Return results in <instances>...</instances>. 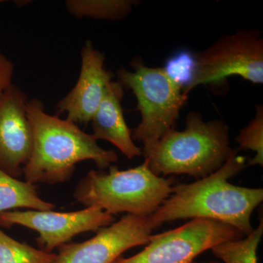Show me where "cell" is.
<instances>
[{"label": "cell", "instance_id": "6da1fadb", "mask_svg": "<svg viewBox=\"0 0 263 263\" xmlns=\"http://www.w3.org/2000/svg\"><path fill=\"white\" fill-rule=\"evenodd\" d=\"M246 165L247 157L233 148L226 163L215 172L195 182L174 186L171 195L150 215L155 229L179 219H205L250 234L254 230L251 217L263 201V190L229 182Z\"/></svg>", "mask_w": 263, "mask_h": 263}, {"label": "cell", "instance_id": "7a4b0ae2", "mask_svg": "<svg viewBox=\"0 0 263 263\" xmlns=\"http://www.w3.org/2000/svg\"><path fill=\"white\" fill-rule=\"evenodd\" d=\"M27 114L33 133L32 154L23 171L27 182L65 183L79 162L92 160L102 171L118 160L114 151L101 148L92 135L75 123L46 114L38 99L29 100Z\"/></svg>", "mask_w": 263, "mask_h": 263}, {"label": "cell", "instance_id": "3957f363", "mask_svg": "<svg viewBox=\"0 0 263 263\" xmlns=\"http://www.w3.org/2000/svg\"><path fill=\"white\" fill-rule=\"evenodd\" d=\"M233 150L226 123L205 122L201 114L191 112L185 129L167 132L158 141L143 146L142 155L157 176L188 175L200 179L220 168Z\"/></svg>", "mask_w": 263, "mask_h": 263}, {"label": "cell", "instance_id": "277c9868", "mask_svg": "<svg viewBox=\"0 0 263 263\" xmlns=\"http://www.w3.org/2000/svg\"><path fill=\"white\" fill-rule=\"evenodd\" d=\"M174 183L154 174L144 161L125 171L113 165L108 171L91 170L76 185L73 197L85 208H98L111 215L149 216L172 193Z\"/></svg>", "mask_w": 263, "mask_h": 263}, {"label": "cell", "instance_id": "5b68a950", "mask_svg": "<svg viewBox=\"0 0 263 263\" xmlns=\"http://www.w3.org/2000/svg\"><path fill=\"white\" fill-rule=\"evenodd\" d=\"M133 66V71H118V81L132 90L141 114V122L132 130L133 141L146 146L174 129L188 95L164 67H148L138 60Z\"/></svg>", "mask_w": 263, "mask_h": 263}, {"label": "cell", "instance_id": "8992f818", "mask_svg": "<svg viewBox=\"0 0 263 263\" xmlns=\"http://www.w3.org/2000/svg\"><path fill=\"white\" fill-rule=\"evenodd\" d=\"M192 80L183 92L189 95L200 85L219 84L239 76L254 84H263V39L255 29L228 34L195 56Z\"/></svg>", "mask_w": 263, "mask_h": 263}, {"label": "cell", "instance_id": "52a82bcc", "mask_svg": "<svg viewBox=\"0 0 263 263\" xmlns=\"http://www.w3.org/2000/svg\"><path fill=\"white\" fill-rule=\"evenodd\" d=\"M245 236L224 223L193 219L174 230L152 235L139 253L130 257L121 256L113 263H193L197 256L215 246Z\"/></svg>", "mask_w": 263, "mask_h": 263}, {"label": "cell", "instance_id": "ba28073f", "mask_svg": "<svg viewBox=\"0 0 263 263\" xmlns=\"http://www.w3.org/2000/svg\"><path fill=\"white\" fill-rule=\"evenodd\" d=\"M114 215L96 207L72 212L53 211L7 212L0 214V226L25 227L39 233L38 248L48 253L68 243L76 235L98 231L115 221Z\"/></svg>", "mask_w": 263, "mask_h": 263}, {"label": "cell", "instance_id": "9c48e42d", "mask_svg": "<svg viewBox=\"0 0 263 263\" xmlns=\"http://www.w3.org/2000/svg\"><path fill=\"white\" fill-rule=\"evenodd\" d=\"M154 230L150 215L127 214L89 240L57 248L54 263H113L129 249L147 245Z\"/></svg>", "mask_w": 263, "mask_h": 263}, {"label": "cell", "instance_id": "30bf717a", "mask_svg": "<svg viewBox=\"0 0 263 263\" xmlns=\"http://www.w3.org/2000/svg\"><path fill=\"white\" fill-rule=\"evenodd\" d=\"M29 99L10 85L0 98V170L18 179L33 148V133L27 114Z\"/></svg>", "mask_w": 263, "mask_h": 263}, {"label": "cell", "instance_id": "8fae6325", "mask_svg": "<svg viewBox=\"0 0 263 263\" xmlns=\"http://www.w3.org/2000/svg\"><path fill=\"white\" fill-rule=\"evenodd\" d=\"M80 75L76 86L57 104V114L67 113V120L77 124L91 122L101 103L114 74L104 67L105 57L95 49L91 41L85 43L81 53Z\"/></svg>", "mask_w": 263, "mask_h": 263}, {"label": "cell", "instance_id": "7c38bea8", "mask_svg": "<svg viewBox=\"0 0 263 263\" xmlns=\"http://www.w3.org/2000/svg\"><path fill=\"white\" fill-rule=\"evenodd\" d=\"M124 86L119 81H112L107 86L101 103L91 119L92 136L97 141L110 142L129 160L142 155V148L136 146L132 130L124 119L122 106Z\"/></svg>", "mask_w": 263, "mask_h": 263}, {"label": "cell", "instance_id": "4fadbf2b", "mask_svg": "<svg viewBox=\"0 0 263 263\" xmlns=\"http://www.w3.org/2000/svg\"><path fill=\"white\" fill-rule=\"evenodd\" d=\"M55 207L40 197L37 185L20 181L0 170V214L16 209L52 211Z\"/></svg>", "mask_w": 263, "mask_h": 263}, {"label": "cell", "instance_id": "5bb4252c", "mask_svg": "<svg viewBox=\"0 0 263 263\" xmlns=\"http://www.w3.org/2000/svg\"><path fill=\"white\" fill-rule=\"evenodd\" d=\"M66 9L76 18L119 21L133 10L136 2L132 0H67Z\"/></svg>", "mask_w": 263, "mask_h": 263}, {"label": "cell", "instance_id": "9a60e30c", "mask_svg": "<svg viewBox=\"0 0 263 263\" xmlns=\"http://www.w3.org/2000/svg\"><path fill=\"white\" fill-rule=\"evenodd\" d=\"M263 235V219L258 226L240 239L228 240L213 247V254L221 263H258L257 250Z\"/></svg>", "mask_w": 263, "mask_h": 263}, {"label": "cell", "instance_id": "2e32d148", "mask_svg": "<svg viewBox=\"0 0 263 263\" xmlns=\"http://www.w3.org/2000/svg\"><path fill=\"white\" fill-rule=\"evenodd\" d=\"M56 259L57 254L21 243L0 229V263H54Z\"/></svg>", "mask_w": 263, "mask_h": 263}, {"label": "cell", "instance_id": "e0dca14e", "mask_svg": "<svg viewBox=\"0 0 263 263\" xmlns=\"http://www.w3.org/2000/svg\"><path fill=\"white\" fill-rule=\"evenodd\" d=\"M240 149L251 150L255 155L247 165L263 166V107L256 105L255 117L235 137ZM238 148V149H239Z\"/></svg>", "mask_w": 263, "mask_h": 263}, {"label": "cell", "instance_id": "ac0fdd59", "mask_svg": "<svg viewBox=\"0 0 263 263\" xmlns=\"http://www.w3.org/2000/svg\"><path fill=\"white\" fill-rule=\"evenodd\" d=\"M195 63V57L183 52L181 54L171 59L164 68L168 75L184 89L185 86H187L192 80Z\"/></svg>", "mask_w": 263, "mask_h": 263}, {"label": "cell", "instance_id": "d6986e66", "mask_svg": "<svg viewBox=\"0 0 263 263\" xmlns=\"http://www.w3.org/2000/svg\"><path fill=\"white\" fill-rule=\"evenodd\" d=\"M14 65L3 53H0V98L5 91L13 84Z\"/></svg>", "mask_w": 263, "mask_h": 263}, {"label": "cell", "instance_id": "ffe728a7", "mask_svg": "<svg viewBox=\"0 0 263 263\" xmlns=\"http://www.w3.org/2000/svg\"><path fill=\"white\" fill-rule=\"evenodd\" d=\"M193 263H221L220 261L209 260V261H194Z\"/></svg>", "mask_w": 263, "mask_h": 263}, {"label": "cell", "instance_id": "44dd1931", "mask_svg": "<svg viewBox=\"0 0 263 263\" xmlns=\"http://www.w3.org/2000/svg\"><path fill=\"white\" fill-rule=\"evenodd\" d=\"M5 1H3V0H0V4L3 3H5Z\"/></svg>", "mask_w": 263, "mask_h": 263}]
</instances>
